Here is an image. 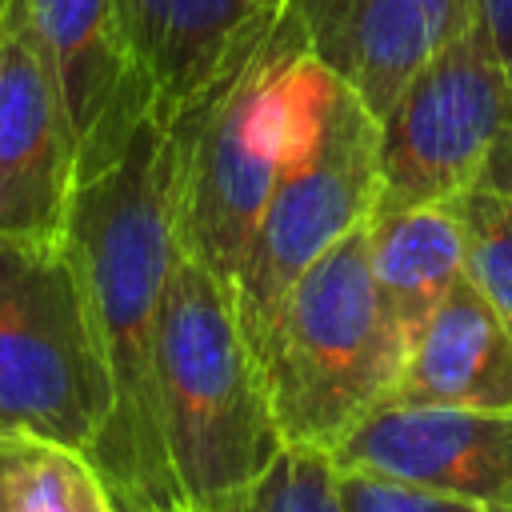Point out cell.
I'll return each instance as SVG.
<instances>
[{"mask_svg":"<svg viewBox=\"0 0 512 512\" xmlns=\"http://www.w3.org/2000/svg\"><path fill=\"white\" fill-rule=\"evenodd\" d=\"M512 120V68L488 28L452 36L380 116L376 212L444 204L480 184Z\"/></svg>","mask_w":512,"mask_h":512,"instance_id":"52a82bcc","label":"cell"},{"mask_svg":"<svg viewBox=\"0 0 512 512\" xmlns=\"http://www.w3.org/2000/svg\"><path fill=\"white\" fill-rule=\"evenodd\" d=\"M384 400L512 408V328L464 276L404 348V364Z\"/></svg>","mask_w":512,"mask_h":512,"instance_id":"4fadbf2b","label":"cell"},{"mask_svg":"<svg viewBox=\"0 0 512 512\" xmlns=\"http://www.w3.org/2000/svg\"><path fill=\"white\" fill-rule=\"evenodd\" d=\"M332 460L428 488L476 512H512V408L380 400L348 428Z\"/></svg>","mask_w":512,"mask_h":512,"instance_id":"ba28073f","label":"cell"},{"mask_svg":"<svg viewBox=\"0 0 512 512\" xmlns=\"http://www.w3.org/2000/svg\"><path fill=\"white\" fill-rule=\"evenodd\" d=\"M112 500L120 512H192L184 500H136V496H116V492Z\"/></svg>","mask_w":512,"mask_h":512,"instance_id":"44dd1931","label":"cell"},{"mask_svg":"<svg viewBox=\"0 0 512 512\" xmlns=\"http://www.w3.org/2000/svg\"><path fill=\"white\" fill-rule=\"evenodd\" d=\"M76 140L24 0L0 20V240L64 244Z\"/></svg>","mask_w":512,"mask_h":512,"instance_id":"9c48e42d","label":"cell"},{"mask_svg":"<svg viewBox=\"0 0 512 512\" xmlns=\"http://www.w3.org/2000/svg\"><path fill=\"white\" fill-rule=\"evenodd\" d=\"M304 56L300 24L280 8L272 28L168 120L184 132L176 240L224 284L236 280L252 228L284 168Z\"/></svg>","mask_w":512,"mask_h":512,"instance_id":"277c9868","label":"cell"},{"mask_svg":"<svg viewBox=\"0 0 512 512\" xmlns=\"http://www.w3.org/2000/svg\"><path fill=\"white\" fill-rule=\"evenodd\" d=\"M452 204L464 228V280L512 328V192L468 188Z\"/></svg>","mask_w":512,"mask_h":512,"instance_id":"e0dca14e","label":"cell"},{"mask_svg":"<svg viewBox=\"0 0 512 512\" xmlns=\"http://www.w3.org/2000/svg\"><path fill=\"white\" fill-rule=\"evenodd\" d=\"M372 280L404 336L428 324L448 288L464 276V228L456 204H416L396 212H372L364 224Z\"/></svg>","mask_w":512,"mask_h":512,"instance_id":"5bb4252c","label":"cell"},{"mask_svg":"<svg viewBox=\"0 0 512 512\" xmlns=\"http://www.w3.org/2000/svg\"><path fill=\"white\" fill-rule=\"evenodd\" d=\"M180 164L184 132L148 112L128 148L104 172L76 184L64 232L112 384V416L88 460L116 496L136 500H180L152 384L156 316L180 244Z\"/></svg>","mask_w":512,"mask_h":512,"instance_id":"6da1fadb","label":"cell"},{"mask_svg":"<svg viewBox=\"0 0 512 512\" xmlns=\"http://www.w3.org/2000/svg\"><path fill=\"white\" fill-rule=\"evenodd\" d=\"M336 472H340L344 512H476L460 500H448V496H436L428 488L388 480V476H376L364 468H340L336 464Z\"/></svg>","mask_w":512,"mask_h":512,"instance_id":"ac0fdd59","label":"cell"},{"mask_svg":"<svg viewBox=\"0 0 512 512\" xmlns=\"http://www.w3.org/2000/svg\"><path fill=\"white\" fill-rule=\"evenodd\" d=\"M112 384L64 244L0 240V432L92 456Z\"/></svg>","mask_w":512,"mask_h":512,"instance_id":"8992f818","label":"cell"},{"mask_svg":"<svg viewBox=\"0 0 512 512\" xmlns=\"http://www.w3.org/2000/svg\"><path fill=\"white\" fill-rule=\"evenodd\" d=\"M284 444L336 448L404 364V336L372 280L364 224L312 260L256 336Z\"/></svg>","mask_w":512,"mask_h":512,"instance_id":"3957f363","label":"cell"},{"mask_svg":"<svg viewBox=\"0 0 512 512\" xmlns=\"http://www.w3.org/2000/svg\"><path fill=\"white\" fill-rule=\"evenodd\" d=\"M476 20L488 28L492 44L512 68V0H476Z\"/></svg>","mask_w":512,"mask_h":512,"instance_id":"d6986e66","label":"cell"},{"mask_svg":"<svg viewBox=\"0 0 512 512\" xmlns=\"http://www.w3.org/2000/svg\"><path fill=\"white\" fill-rule=\"evenodd\" d=\"M132 56L148 80L152 112L176 120L280 12L256 0H120Z\"/></svg>","mask_w":512,"mask_h":512,"instance_id":"7c38bea8","label":"cell"},{"mask_svg":"<svg viewBox=\"0 0 512 512\" xmlns=\"http://www.w3.org/2000/svg\"><path fill=\"white\" fill-rule=\"evenodd\" d=\"M24 8L76 140L80 184L128 148L152 112V92L132 56L120 0H24Z\"/></svg>","mask_w":512,"mask_h":512,"instance_id":"30bf717a","label":"cell"},{"mask_svg":"<svg viewBox=\"0 0 512 512\" xmlns=\"http://www.w3.org/2000/svg\"><path fill=\"white\" fill-rule=\"evenodd\" d=\"M192 512H344L340 472L328 448L284 444L252 484Z\"/></svg>","mask_w":512,"mask_h":512,"instance_id":"2e32d148","label":"cell"},{"mask_svg":"<svg viewBox=\"0 0 512 512\" xmlns=\"http://www.w3.org/2000/svg\"><path fill=\"white\" fill-rule=\"evenodd\" d=\"M476 188L512 192V120H508V132H504V140L496 144V152H492V160H488V168H484V176H480Z\"/></svg>","mask_w":512,"mask_h":512,"instance_id":"ffe728a7","label":"cell"},{"mask_svg":"<svg viewBox=\"0 0 512 512\" xmlns=\"http://www.w3.org/2000/svg\"><path fill=\"white\" fill-rule=\"evenodd\" d=\"M0 512H120L96 464L32 432H0Z\"/></svg>","mask_w":512,"mask_h":512,"instance_id":"9a60e30c","label":"cell"},{"mask_svg":"<svg viewBox=\"0 0 512 512\" xmlns=\"http://www.w3.org/2000/svg\"><path fill=\"white\" fill-rule=\"evenodd\" d=\"M256 4H264V8H272V12H280V8H284V0H256Z\"/></svg>","mask_w":512,"mask_h":512,"instance_id":"7402d4cb","label":"cell"},{"mask_svg":"<svg viewBox=\"0 0 512 512\" xmlns=\"http://www.w3.org/2000/svg\"><path fill=\"white\" fill-rule=\"evenodd\" d=\"M308 52L380 120L404 84L476 20V0H284Z\"/></svg>","mask_w":512,"mask_h":512,"instance_id":"8fae6325","label":"cell"},{"mask_svg":"<svg viewBox=\"0 0 512 512\" xmlns=\"http://www.w3.org/2000/svg\"><path fill=\"white\" fill-rule=\"evenodd\" d=\"M376 196L380 120L308 52L300 64L292 144L232 280L236 312L252 344L296 276L336 240L368 224Z\"/></svg>","mask_w":512,"mask_h":512,"instance_id":"5b68a950","label":"cell"},{"mask_svg":"<svg viewBox=\"0 0 512 512\" xmlns=\"http://www.w3.org/2000/svg\"><path fill=\"white\" fill-rule=\"evenodd\" d=\"M4 12H8V0H0V20H4Z\"/></svg>","mask_w":512,"mask_h":512,"instance_id":"603a6c76","label":"cell"},{"mask_svg":"<svg viewBox=\"0 0 512 512\" xmlns=\"http://www.w3.org/2000/svg\"><path fill=\"white\" fill-rule=\"evenodd\" d=\"M156 420L176 496L208 508L284 448L236 292L176 244L152 344Z\"/></svg>","mask_w":512,"mask_h":512,"instance_id":"7a4b0ae2","label":"cell"}]
</instances>
